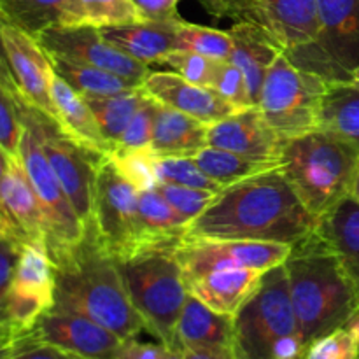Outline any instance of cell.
I'll return each mask as SVG.
<instances>
[{
    "label": "cell",
    "instance_id": "681fc988",
    "mask_svg": "<svg viewBox=\"0 0 359 359\" xmlns=\"http://www.w3.org/2000/svg\"><path fill=\"white\" fill-rule=\"evenodd\" d=\"M184 359H235L231 349H198L186 351Z\"/></svg>",
    "mask_w": 359,
    "mask_h": 359
},
{
    "label": "cell",
    "instance_id": "52a82bcc",
    "mask_svg": "<svg viewBox=\"0 0 359 359\" xmlns=\"http://www.w3.org/2000/svg\"><path fill=\"white\" fill-rule=\"evenodd\" d=\"M330 84L302 70L280 53L266 72L258 107L280 139H294L319 130L321 105Z\"/></svg>",
    "mask_w": 359,
    "mask_h": 359
},
{
    "label": "cell",
    "instance_id": "8d00e7d4",
    "mask_svg": "<svg viewBox=\"0 0 359 359\" xmlns=\"http://www.w3.org/2000/svg\"><path fill=\"white\" fill-rule=\"evenodd\" d=\"M302 359H359L358 337L349 326H342L305 347Z\"/></svg>",
    "mask_w": 359,
    "mask_h": 359
},
{
    "label": "cell",
    "instance_id": "5bb4252c",
    "mask_svg": "<svg viewBox=\"0 0 359 359\" xmlns=\"http://www.w3.org/2000/svg\"><path fill=\"white\" fill-rule=\"evenodd\" d=\"M35 39L49 56L107 70L137 84H142L151 72L149 65L132 58L105 41L98 28L51 27L35 35Z\"/></svg>",
    "mask_w": 359,
    "mask_h": 359
},
{
    "label": "cell",
    "instance_id": "9a60e30c",
    "mask_svg": "<svg viewBox=\"0 0 359 359\" xmlns=\"http://www.w3.org/2000/svg\"><path fill=\"white\" fill-rule=\"evenodd\" d=\"M21 339L53 346L76 359H125L128 344L91 319L53 309Z\"/></svg>",
    "mask_w": 359,
    "mask_h": 359
},
{
    "label": "cell",
    "instance_id": "f907efd6",
    "mask_svg": "<svg viewBox=\"0 0 359 359\" xmlns=\"http://www.w3.org/2000/svg\"><path fill=\"white\" fill-rule=\"evenodd\" d=\"M186 351L181 346L175 347H165V354L161 359H184Z\"/></svg>",
    "mask_w": 359,
    "mask_h": 359
},
{
    "label": "cell",
    "instance_id": "c3c4849f",
    "mask_svg": "<svg viewBox=\"0 0 359 359\" xmlns=\"http://www.w3.org/2000/svg\"><path fill=\"white\" fill-rule=\"evenodd\" d=\"M0 27H2V18H0ZM0 83H4L11 91L20 95V91H18L16 88V83H14L13 74H11L9 62H7V56H6V49H4V44H2V35H0Z\"/></svg>",
    "mask_w": 359,
    "mask_h": 359
},
{
    "label": "cell",
    "instance_id": "f6af8a7d",
    "mask_svg": "<svg viewBox=\"0 0 359 359\" xmlns=\"http://www.w3.org/2000/svg\"><path fill=\"white\" fill-rule=\"evenodd\" d=\"M7 359H76L70 354L63 353V351L56 349L53 346H46V344H35L28 342V340L20 339L16 347L11 353Z\"/></svg>",
    "mask_w": 359,
    "mask_h": 359
},
{
    "label": "cell",
    "instance_id": "e575fe53",
    "mask_svg": "<svg viewBox=\"0 0 359 359\" xmlns=\"http://www.w3.org/2000/svg\"><path fill=\"white\" fill-rule=\"evenodd\" d=\"M112 163L116 165L119 174L137 189L147 191L154 189L158 184V156L151 146L146 147H125L114 146L109 153Z\"/></svg>",
    "mask_w": 359,
    "mask_h": 359
},
{
    "label": "cell",
    "instance_id": "bcb514c9",
    "mask_svg": "<svg viewBox=\"0 0 359 359\" xmlns=\"http://www.w3.org/2000/svg\"><path fill=\"white\" fill-rule=\"evenodd\" d=\"M165 354L163 344L137 342V339L128 340L125 351V359H161Z\"/></svg>",
    "mask_w": 359,
    "mask_h": 359
},
{
    "label": "cell",
    "instance_id": "44dd1931",
    "mask_svg": "<svg viewBox=\"0 0 359 359\" xmlns=\"http://www.w3.org/2000/svg\"><path fill=\"white\" fill-rule=\"evenodd\" d=\"M181 20L140 21V23L98 28V30L102 37L119 51L151 65V63H161L168 53L175 51V32Z\"/></svg>",
    "mask_w": 359,
    "mask_h": 359
},
{
    "label": "cell",
    "instance_id": "484cf974",
    "mask_svg": "<svg viewBox=\"0 0 359 359\" xmlns=\"http://www.w3.org/2000/svg\"><path fill=\"white\" fill-rule=\"evenodd\" d=\"M258 4L283 42L284 53L318 41L316 0H258Z\"/></svg>",
    "mask_w": 359,
    "mask_h": 359
},
{
    "label": "cell",
    "instance_id": "7402d4cb",
    "mask_svg": "<svg viewBox=\"0 0 359 359\" xmlns=\"http://www.w3.org/2000/svg\"><path fill=\"white\" fill-rule=\"evenodd\" d=\"M175 339L184 351L231 349L233 316L221 314L188 294L177 323Z\"/></svg>",
    "mask_w": 359,
    "mask_h": 359
},
{
    "label": "cell",
    "instance_id": "b9f144b4",
    "mask_svg": "<svg viewBox=\"0 0 359 359\" xmlns=\"http://www.w3.org/2000/svg\"><path fill=\"white\" fill-rule=\"evenodd\" d=\"M158 102L153 97L147 95L144 104L133 116L130 125L126 126L125 133L121 135L119 142L116 146L125 147H146L151 146V139H153L154 123H156V112H158Z\"/></svg>",
    "mask_w": 359,
    "mask_h": 359
},
{
    "label": "cell",
    "instance_id": "d4e9b609",
    "mask_svg": "<svg viewBox=\"0 0 359 359\" xmlns=\"http://www.w3.org/2000/svg\"><path fill=\"white\" fill-rule=\"evenodd\" d=\"M318 231L339 256L359 305V202L347 195L319 219Z\"/></svg>",
    "mask_w": 359,
    "mask_h": 359
},
{
    "label": "cell",
    "instance_id": "cb8c5ba5",
    "mask_svg": "<svg viewBox=\"0 0 359 359\" xmlns=\"http://www.w3.org/2000/svg\"><path fill=\"white\" fill-rule=\"evenodd\" d=\"M51 98L56 109V121L63 132L95 153H111V144L105 140L86 98L70 88L56 72L51 77Z\"/></svg>",
    "mask_w": 359,
    "mask_h": 359
},
{
    "label": "cell",
    "instance_id": "1f68e13d",
    "mask_svg": "<svg viewBox=\"0 0 359 359\" xmlns=\"http://www.w3.org/2000/svg\"><path fill=\"white\" fill-rule=\"evenodd\" d=\"M193 160L210 179L223 184L224 188L252 177V175L265 174V172L280 167L279 163H273V161L252 160V158L212 146L203 147L196 156H193Z\"/></svg>",
    "mask_w": 359,
    "mask_h": 359
},
{
    "label": "cell",
    "instance_id": "4dcf8cb0",
    "mask_svg": "<svg viewBox=\"0 0 359 359\" xmlns=\"http://www.w3.org/2000/svg\"><path fill=\"white\" fill-rule=\"evenodd\" d=\"M49 62H51L53 70L83 97H107V95L123 93V91L140 86L133 81L116 76L107 70L67 62L58 56H49Z\"/></svg>",
    "mask_w": 359,
    "mask_h": 359
},
{
    "label": "cell",
    "instance_id": "f35d334b",
    "mask_svg": "<svg viewBox=\"0 0 359 359\" xmlns=\"http://www.w3.org/2000/svg\"><path fill=\"white\" fill-rule=\"evenodd\" d=\"M219 60H212L209 56L198 55L193 51H172L163 58L161 65H168L174 72L184 77L186 81L198 86L210 88L216 74V67Z\"/></svg>",
    "mask_w": 359,
    "mask_h": 359
},
{
    "label": "cell",
    "instance_id": "836d02e7",
    "mask_svg": "<svg viewBox=\"0 0 359 359\" xmlns=\"http://www.w3.org/2000/svg\"><path fill=\"white\" fill-rule=\"evenodd\" d=\"M175 51H193L212 60H230L233 51V39L230 32L181 20L175 32Z\"/></svg>",
    "mask_w": 359,
    "mask_h": 359
},
{
    "label": "cell",
    "instance_id": "8992f818",
    "mask_svg": "<svg viewBox=\"0 0 359 359\" xmlns=\"http://www.w3.org/2000/svg\"><path fill=\"white\" fill-rule=\"evenodd\" d=\"M291 335L300 333L283 263L263 273L258 290L233 316L231 353L235 359H273L276 344Z\"/></svg>",
    "mask_w": 359,
    "mask_h": 359
},
{
    "label": "cell",
    "instance_id": "4316f807",
    "mask_svg": "<svg viewBox=\"0 0 359 359\" xmlns=\"http://www.w3.org/2000/svg\"><path fill=\"white\" fill-rule=\"evenodd\" d=\"M146 21L133 0H69L58 27H123Z\"/></svg>",
    "mask_w": 359,
    "mask_h": 359
},
{
    "label": "cell",
    "instance_id": "7dc6e473",
    "mask_svg": "<svg viewBox=\"0 0 359 359\" xmlns=\"http://www.w3.org/2000/svg\"><path fill=\"white\" fill-rule=\"evenodd\" d=\"M20 333L7 323H0V359H7L20 340Z\"/></svg>",
    "mask_w": 359,
    "mask_h": 359
},
{
    "label": "cell",
    "instance_id": "3957f363",
    "mask_svg": "<svg viewBox=\"0 0 359 359\" xmlns=\"http://www.w3.org/2000/svg\"><path fill=\"white\" fill-rule=\"evenodd\" d=\"M284 266L305 347L354 318L359 305L353 284L337 252L318 230L291 245Z\"/></svg>",
    "mask_w": 359,
    "mask_h": 359
},
{
    "label": "cell",
    "instance_id": "d6a6232c",
    "mask_svg": "<svg viewBox=\"0 0 359 359\" xmlns=\"http://www.w3.org/2000/svg\"><path fill=\"white\" fill-rule=\"evenodd\" d=\"M69 0H0V18L30 35L58 27Z\"/></svg>",
    "mask_w": 359,
    "mask_h": 359
},
{
    "label": "cell",
    "instance_id": "7c38bea8",
    "mask_svg": "<svg viewBox=\"0 0 359 359\" xmlns=\"http://www.w3.org/2000/svg\"><path fill=\"white\" fill-rule=\"evenodd\" d=\"M291 252V245L259 241H214V238H186L177 245V262L184 284L216 270L251 269L269 272L283 265Z\"/></svg>",
    "mask_w": 359,
    "mask_h": 359
},
{
    "label": "cell",
    "instance_id": "83f0119b",
    "mask_svg": "<svg viewBox=\"0 0 359 359\" xmlns=\"http://www.w3.org/2000/svg\"><path fill=\"white\" fill-rule=\"evenodd\" d=\"M319 130L359 147V88L353 84L328 88L323 98Z\"/></svg>",
    "mask_w": 359,
    "mask_h": 359
},
{
    "label": "cell",
    "instance_id": "f5cc1de1",
    "mask_svg": "<svg viewBox=\"0 0 359 359\" xmlns=\"http://www.w3.org/2000/svg\"><path fill=\"white\" fill-rule=\"evenodd\" d=\"M351 196H353L356 202H359V167L356 170V175H354L353 186H351Z\"/></svg>",
    "mask_w": 359,
    "mask_h": 359
},
{
    "label": "cell",
    "instance_id": "60d3db41",
    "mask_svg": "<svg viewBox=\"0 0 359 359\" xmlns=\"http://www.w3.org/2000/svg\"><path fill=\"white\" fill-rule=\"evenodd\" d=\"M212 88L217 95L233 104L238 109L252 107V102L249 98L248 84H245L244 74L230 60H219L214 74Z\"/></svg>",
    "mask_w": 359,
    "mask_h": 359
},
{
    "label": "cell",
    "instance_id": "ee69618b",
    "mask_svg": "<svg viewBox=\"0 0 359 359\" xmlns=\"http://www.w3.org/2000/svg\"><path fill=\"white\" fill-rule=\"evenodd\" d=\"M146 21L181 20L177 6L181 0H133Z\"/></svg>",
    "mask_w": 359,
    "mask_h": 359
},
{
    "label": "cell",
    "instance_id": "f546056e",
    "mask_svg": "<svg viewBox=\"0 0 359 359\" xmlns=\"http://www.w3.org/2000/svg\"><path fill=\"white\" fill-rule=\"evenodd\" d=\"M91 112L97 118L98 126L104 133L105 140L114 147L119 142L121 135L125 133L126 126L137 114L140 105L147 98V93L142 86L132 88L128 91L116 95H107V97H84ZM112 151V149H111Z\"/></svg>",
    "mask_w": 359,
    "mask_h": 359
},
{
    "label": "cell",
    "instance_id": "8fae6325",
    "mask_svg": "<svg viewBox=\"0 0 359 359\" xmlns=\"http://www.w3.org/2000/svg\"><path fill=\"white\" fill-rule=\"evenodd\" d=\"M20 105L37 130L39 140L62 184L72 202L84 228L90 230L93 223V200L97 186V172L105 154L95 153L65 133L58 121L28 105L20 97Z\"/></svg>",
    "mask_w": 359,
    "mask_h": 359
},
{
    "label": "cell",
    "instance_id": "ba28073f",
    "mask_svg": "<svg viewBox=\"0 0 359 359\" xmlns=\"http://www.w3.org/2000/svg\"><path fill=\"white\" fill-rule=\"evenodd\" d=\"M316 14L318 41L286 56L330 86L349 84L359 67V0H316Z\"/></svg>",
    "mask_w": 359,
    "mask_h": 359
},
{
    "label": "cell",
    "instance_id": "74e56055",
    "mask_svg": "<svg viewBox=\"0 0 359 359\" xmlns=\"http://www.w3.org/2000/svg\"><path fill=\"white\" fill-rule=\"evenodd\" d=\"M23 121L20 114V95L0 83V147L11 158L20 156Z\"/></svg>",
    "mask_w": 359,
    "mask_h": 359
},
{
    "label": "cell",
    "instance_id": "f1b7e54d",
    "mask_svg": "<svg viewBox=\"0 0 359 359\" xmlns=\"http://www.w3.org/2000/svg\"><path fill=\"white\" fill-rule=\"evenodd\" d=\"M139 219L146 245L182 241L188 221L156 191H139Z\"/></svg>",
    "mask_w": 359,
    "mask_h": 359
},
{
    "label": "cell",
    "instance_id": "5b68a950",
    "mask_svg": "<svg viewBox=\"0 0 359 359\" xmlns=\"http://www.w3.org/2000/svg\"><path fill=\"white\" fill-rule=\"evenodd\" d=\"M179 244L181 241L146 245L118 262L133 309L165 347L179 346L175 332L189 294L175 256Z\"/></svg>",
    "mask_w": 359,
    "mask_h": 359
},
{
    "label": "cell",
    "instance_id": "11a10c76",
    "mask_svg": "<svg viewBox=\"0 0 359 359\" xmlns=\"http://www.w3.org/2000/svg\"><path fill=\"white\" fill-rule=\"evenodd\" d=\"M349 84H353V86L359 88V67L353 72V77H351V83Z\"/></svg>",
    "mask_w": 359,
    "mask_h": 359
},
{
    "label": "cell",
    "instance_id": "7a4b0ae2",
    "mask_svg": "<svg viewBox=\"0 0 359 359\" xmlns=\"http://www.w3.org/2000/svg\"><path fill=\"white\" fill-rule=\"evenodd\" d=\"M53 266L56 280L53 311L91 319L126 342L146 330L130 302L118 262L100 248L91 231L55 259Z\"/></svg>",
    "mask_w": 359,
    "mask_h": 359
},
{
    "label": "cell",
    "instance_id": "db71d44e",
    "mask_svg": "<svg viewBox=\"0 0 359 359\" xmlns=\"http://www.w3.org/2000/svg\"><path fill=\"white\" fill-rule=\"evenodd\" d=\"M347 326H349V328L353 330L354 333H356V337H358V344H359V311L356 312V314H354V318L351 319L349 323H347Z\"/></svg>",
    "mask_w": 359,
    "mask_h": 359
},
{
    "label": "cell",
    "instance_id": "30bf717a",
    "mask_svg": "<svg viewBox=\"0 0 359 359\" xmlns=\"http://www.w3.org/2000/svg\"><path fill=\"white\" fill-rule=\"evenodd\" d=\"M109 256L121 262L146 248L139 219V191L118 172L109 154L100 161L90 230Z\"/></svg>",
    "mask_w": 359,
    "mask_h": 359
},
{
    "label": "cell",
    "instance_id": "4fadbf2b",
    "mask_svg": "<svg viewBox=\"0 0 359 359\" xmlns=\"http://www.w3.org/2000/svg\"><path fill=\"white\" fill-rule=\"evenodd\" d=\"M55 266L46 245H23L4 309L7 325L20 337L30 332L41 316L55 305Z\"/></svg>",
    "mask_w": 359,
    "mask_h": 359
},
{
    "label": "cell",
    "instance_id": "9c48e42d",
    "mask_svg": "<svg viewBox=\"0 0 359 359\" xmlns=\"http://www.w3.org/2000/svg\"><path fill=\"white\" fill-rule=\"evenodd\" d=\"M20 114L21 121H23L20 158L32 182V188L41 202L46 221V249H48L51 262H55L83 241L86 235V228L77 216L67 193L63 191L62 184L42 149L37 130L34 128L21 105Z\"/></svg>",
    "mask_w": 359,
    "mask_h": 359
},
{
    "label": "cell",
    "instance_id": "ffe728a7",
    "mask_svg": "<svg viewBox=\"0 0 359 359\" xmlns=\"http://www.w3.org/2000/svg\"><path fill=\"white\" fill-rule=\"evenodd\" d=\"M262 270L230 269L216 270L200 276L186 284L189 294L221 314L235 316L242 305L258 290L263 277Z\"/></svg>",
    "mask_w": 359,
    "mask_h": 359
},
{
    "label": "cell",
    "instance_id": "d6986e66",
    "mask_svg": "<svg viewBox=\"0 0 359 359\" xmlns=\"http://www.w3.org/2000/svg\"><path fill=\"white\" fill-rule=\"evenodd\" d=\"M228 32L233 39L230 62H233L242 70L248 84L249 98L252 105H258L263 81L273 60L284 53L283 44L272 34L255 25L233 23Z\"/></svg>",
    "mask_w": 359,
    "mask_h": 359
},
{
    "label": "cell",
    "instance_id": "ac0fdd59",
    "mask_svg": "<svg viewBox=\"0 0 359 359\" xmlns=\"http://www.w3.org/2000/svg\"><path fill=\"white\" fill-rule=\"evenodd\" d=\"M140 86L161 105L193 116L207 125H214L241 111L212 88L189 83L177 72H149Z\"/></svg>",
    "mask_w": 359,
    "mask_h": 359
},
{
    "label": "cell",
    "instance_id": "603a6c76",
    "mask_svg": "<svg viewBox=\"0 0 359 359\" xmlns=\"http://www.w3.org/2000/svg\"><path fill=\"white\" fill-rule=\"evenodd\" d=\"M209 126L193 116L160 104L151 149L158 158H193L209 146Z\"/></svg>",
    "mask_w": 359,
    "mask_h": 359
},
{
    "label": "cell",
    "instance_id": "d590c367",
    "mask_svg": "<svg viewBox=\"0 0 359 359\" xmlns=\"http://www.w3.org/2000/svg\"><path fill=\"white\" fill-rule=\"evenodd\" d=\"M158 182L219 193L223 184L210 179L193 158H158Z\"/></svg>",
    "mask_w": 359,
    "mask_h": 359
},
{
    "label": "cell",
    "instance_id": "ab89813d",
    "mask_svg": "<svg viewBox=\"0 0 359 359\" xmlns=\"http://www.w3.org/2000/svg\"><path fill=\"white\" fill-rule=\"evenodd\" d=\"M158 193L184 217L188 223L200 216L205 210V207L212 202L214 196L217 193L205 191V189H195L186 188V186L177 184H167V182H158L156 184Z\"/></svg>",
    "mask_w": 359,
    "mask_h": 359
},
{
    "label": "cell",
    "instance_id": "e0dca14e",
    "mask_svg": "<svg viewBox=\"0 0 359 359\" xmlns=\"http://www.w3.org/2000/svg\"><path fill=\"white\" fill-rule=\"evenodd\" d=\"M207 142L212 147L231 151L258 161L280 165L284 139L269 125L258 105L241 109L235 114L209 126Z\"/></svg>",
    "mask_w": 359,
    "mask_h": 359
},
{
    "label": "cell",
    "instance_id": "6da1fadb",
    "mask_svg": "<svg viewBox=\"0 0 359 359\" xmlns=\"http://www.w3.org/2000/svg\"><path fill=\"white\" fill-rule=\"evenodd\" d=\"M280 168L221 189L186 228V238L259 241L293 245L318 230Z\"/></svg>",
    "mask_w": 359,
    "mask_h": 359
},
{
    "label": "cell",
    "instance_id": "277c9868",
    "mask_svg": "<svg viewBox=\"0 0 359 359\" xmlns=\"http://www.w3.org/2000/svg\"><path fill=\"white\" fill-rule=\"evenodd\" d=\"M359 147L323 130L284 140L280 170L305 209L321 219L351 195Z\"/></svg>",
    "mask_w": 359,
    "mask_h": 359
},
{
    "label": "cell",
    "instance_id": "816d5d0a",
    "mask_svg": "<svg viewBox=\"0 0 359 359\" xmlns=\"http://www.w3.org/2000/svg\"><path fill=\"white\" fill-rule=\"evenodd\" d=\"M9 161H11V156L2 149V147H0V181H2L7 168H9Z\"/></svg>",
    "mask_w": 359,
    "mask_h": 359
},
{
    "label": "cell",
    "instance_id": "7bdbcfd3",
    "mask_svg": "<svg viewBox=\"0 0 359 359\" xmlns=\"http://www.w3.org/2000/svg\"><path fill=\"white\" fill-rule=\"evenodd\" d=\"M21 249H23V245L18 244V242L0 237V323H6L4 309H6L7 294H9L11 284H13Z\"/></svg>",
    "mask_w": 359,
    "mask_h": 359
},
{
    "label": "cell",
    "instance_id": "2e32d148",
    "mask_svg": "<svg viewBox=\"0 0 359 359\" xmlns=\"http://www.w3.org/2000/svg\"><path fill=\"white\" fill-rule=\"evenodd\" d=\"M0 35L20 97L56 121V109L51 98V77L55 70L48 53L34 35L6 21H2Z\"/></svg>",
    "mask_w": 359,
    "mask_h": 359
}]
</instances>
